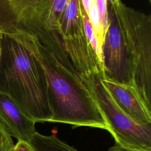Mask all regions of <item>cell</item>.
I'll return each mask as SVG.
<instances>
[{
  "instance_id": "6da1fadb",
  "label": "cell",
  "mask_w": 151,
  "mask_h": 151,
  "mask_svg": "<svg viewBox=\"0 0 151 151\" xmlns=\"http://www.w3.org/2000/svg\"><path fill=\"white\" fill-rule=\"evenodd\" d=\"M13 33H17L44 71L52 113L48 122L107 130L106 121L71 63L58 31L40 28L32 34L21 31Z\"/></svg>"
},
{
  "instance_id": "7a4b0ae2",
  "label": "cell",
  "mask_w": 151,
  "mask_h": 151,
  "mask_svg": "<svg viewBox=\"0 0 151 151\" xmlns=\"http://www.w3.org/2000/svg\"><path fill=\"white\" fill-rule=\"evenodd\" d=\"M2 34L0 91L35 123L48 122L52 113L42 68L16 33Z\"/></svg>"
},
{
  "instance_id": "3957f363",
  "label": "cell",
  "mask_w": 151,
  "mask_h": 151,
  "mask_svg": "<svg viewBox=\"0 0 151 151\" xmlns=\"http://www.w3.org/2000/svg\"><path fill=\"white\" fill-rule=\"evenodd\" d=\"M112 5L123 32L133 87L151 113V16L120 1Z\"/></svg>"
},
{
  "instance_id": "277c9868",
  "label": "cell",
  "mask_w": 151,
  "mask_h": 151,
  "mask_svg": "<svg viewBox=\"0 0 151 151\" xmlns=\"http://www.w3.org/2000/svg\"><path fill=\"white\" fill-rule=\"evenodd\" d=\"M100 74L91 75L83 80L115 143L132 149L151 151V124H136L124 113L103 84Z\"/></svg>"
},
{
  "instance_id": "5b68a950",
  "label": "cell",
  "mask_w": 151,
  "mask_h": 151,
  "mask_svg": "<svg viewBox=\"0 0 151 151\" xmlns=\"http://www.w3.org/2000/svg\"><path fill=\"white\" fill-rule=\"evenodd\" d=\"M68 0H0V32L58 30Z\"/></svg>"
},
{
  "instance_id": "8992f818",
  "label": "cell",
  "mask_w": 151,
  "mask_h": 151,
  "mask_svg": "<svg viewBox=\"0 0 151 151\" xmlns=\"http://www.w3.org/2000/svg\"><path fill=\"white\" fill-rule=\"evenodd\" d=\"M58 33L74 67L83 78L102 74L103 67L87 38L80 0H68L59 21Z\"/></svg>"
},
{
  "instance_id": "52a82bcc",
  "label": "cell",
  "mask_w": 151,
  "mask_h": 151,
  "mask_svg": "<svg viewBox=\"0 0 151 151\" xmlns=\"http://www.w3.org/2000/svg\"><path fill=\"white\" fill-rule=\"evenodd\" d=\"M107 4L108 27L102 45V76L116 83L133 86L123 32L113 5Z\"/></svg>"
},
{
  "instance_id": "ba28073f",
  "label": "cell",
  "mask_w": 151,
  "mask_h": 151,
  "mask_svg": "<svg viewBox=\"0 0 151 151\" xmlns=\"http://www.w3.org/2000/svg\"><path fill=\"white\" fill-rule=\"evenodd\" d=\"M102 75L100 74L103 84L124 113L136 124H151V113L146 109L134 88L108 80Z\"/></svg>"
},
{
  "instance_id": "9c48e42d",
  "label": "cell",
  "mask_w": 151,
  "mask_h": 151,
  "mask_svg": "<svg viewBox=\"0 0 151 151\" xmlns=\"http://www.w3.org/2000/svg\"><path fill=\"white\" fill-rule=\"evenodd\" d=\"M0 122L11 137L28 143L37 132L35 122L28 117L8 95L0 91Z\"/></svg>"
},
{
  "instance_id": "30bf717a",
  "label": "cell",
  "mask_w": 151,
  "mask_h": 151,
  "mask_svg": "<svg viewBox=\"0 0 151 151\" xmlns=\"http://www.w3.org/2000/svg\"><path fill=\"white\" fill-rule=\"evenodd\" d=\"M28 143L34 151H78L76 148L60 140L56 134L45 136L36 132Z\"/></svg>"
},
{
  "instance_id": "8fae6325",
  "label": "cell",
  "mask_w": 151,
  "mask_h": 151,
  "mask_svg": "<svg viewBox=\"0 0 151 151\" xmlns=\"http://www.w3.org/2000/svg\"><path fill=\"white\" fill-rule=\"evenodd\" d=\"M80 10L83 20L84 31L87 36V38L92 47L95 54L96 55L99 61L103 65V54L102 49L98 42V40L94 32L92 25L90 23V19L86 14V12L83 6L81 1L80 0Z\"/></svg>"
},
{
  "instance_id": "7c38bea8",
  "label": "cell",
  "mask_w": 151,
  "mask_h": 151,
  "mask_svg": "<svg viewBox=\"0 0 151 151\" xmlns=\"http://www.w3.org/2000/svg\"><path fill=\"white\" fill-rule=\"evenodd\" d=\"M100 24L105 35L108 27V13L107 0H96Z\"/></svg>"
},
{
  "instance_id": "4fadbf2b",
  "label": "cell",
  "mask_w": 151,
  "mask_h": 151,
  "mask_svg": "<svg viewBox=\"0 0 151 151\" xmlns=\"http://www.w3.org/2000/svg\"><path fill=\"white\" fill-rule=\"evenodd\" d=\"M14 145L12 137L0 122V151H9Z\"/></svg>"
},
{
  "instance_id": "5bb4252c",
  "label": "cell",
  "mask_w": 151,
  "mask_h": 151,
  "mask_svg": "<svg viewBox=\"0 0 151 151\" xmlns=\"http://www.w3.org/2000/svg\"><path fill=\"white\" fill-rule=\"evenodd\" d=\"M9 151H34L30 145L25 142L18 141L15 145L11 148Z\"/></svg>"
},
{
  "instance_id": "9a60e30c",
  "label": "cell",
  "mask_w": 151,
  "mask_h": 151,
  "mask_svg": "<svg viewBox=\"0 0 151 151\" xmlns=\"http://www.w3.org/2000/svg\"><path fill=\"white\" fill-rule=\"evenodd\" d=\"M107 151H141V150H134V149H132L127 147H123L115 143L114 145L110 147Z\"/></svg>"
},
{
  "instance_id": "2e32d148",
  "label": "cell",
  "mask_w": 151,
  "mask_h": 151,
  "mask_svg": "<svg viewBox=\"0 0 151 151\" xmlns=\"http://www.w3.org/2000/svg\"><path fill=\"white\" fill-rule=\"evenodd\" d=\"M2 37L3 34L0 32V63L2 57Z\"/></svg>"
},
{
  "instance_id": "e0dca14e",
  "label": "cell",
  "mask_w": 151,
  "mask_h": 151,
  "mask_svg": "<svg viewBox=\"0 0 151 151\" xmlns=\"http://www.w3.org/2000/svg\"><path fill=\"white\" fill-rule=\"evenodd\" d=\"M120 0H107V4H114L117 3Z\"/></svg>"
},
{
  "instance_id": "ac0fdd59",
  "label": "cell",
  "mask_w": 151,
  "mask_h": 151,
  "mask_svg": "<svg viewBox=\"0 0 151 151\" xmlns=\"http://www.w3.org/2000/svg\"><path fill=\"white\" fill-rule=\"evenodd\" d=\"M149 1H151V0H149Z\"/></svg>"
}]
</instances>
